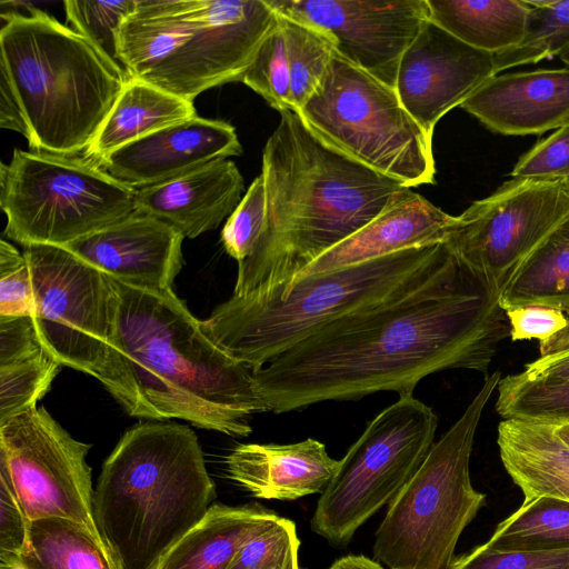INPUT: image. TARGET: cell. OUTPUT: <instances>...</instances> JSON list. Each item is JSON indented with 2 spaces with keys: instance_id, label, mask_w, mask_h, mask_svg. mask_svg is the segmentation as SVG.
Here are the masks:
<instances>
[{
  "instance_id": "30bf717a",
  "label": "cell",
  "mask_w": 569,
  "mask_h": 569,
  "mask_svg": "<svg viewBox=\"0 0 569 569\" xmlns=\"http://www.w3.org/2000/svg\"><path fill=\"white\" fill-rule=\"evenodd\" d=\"M325 143L408 188L435 183L430 138L396 90L335 53L299 111Z\"/></svg>"
},
{
  "instance_id": "c3c4849f",
  "label": "cell",
  "mask_w": 569,
  "mask_h": 569,
  "mask_svg": "<svg viewBox=\"0 0 569 569\" xmlns=\"http://www.w3.org/2000/svg\"><path fill=\"white\" fill-rule=\"evenodd\" d=\"M559 58L569 67V46L559 53Z\"/></svg>"
},
{
  "instance_id": "484cf974",
  "label": "cell",
  "mask_w": 569,
  "mask_h": 569,
  "mask_svg": "<svg viewBox=\"0 0 569 569\" xmlns=\"http://www.w3.org/2000/svg\"><path fill=\"white\" fill-rule=\"evenodd\" d=\"M430 20L463 43L499 53L523 38L529 14L526 0H427Z\"/></svg>"
},
{
  "instance_id": "b9f144b4",
  "label": "cell",
  "mask_w": 569,
  "mask_h": 569,
  "mask_svg": "<svg viewBox=\"0 0 569 569\" xmlns=\"http://www.w3.org/2000/svg\"><path fill=\"white\" fill-rule=\"evenodd\" d=\"M505 311L513 341L538 339L540 343L545 342L568 322L562 311L545 306H519Z\"/></svg>"
},
{
  "instance_id": "ee69618b",
  "label": "cell",
  "mask_w": 569,
  "mask_h": 569,
  "mask_svg": "<svg viewBox=\"0 0 569 569\" xmlns=\"http://www.w3.org/2000/svg\"><path fill=\"white\" fill-rule=\"evenodd\" d=\"M525 375L548 381H569V352L539 357L526 365Z\"/></svg>"
},
{
  "instance_id": "ab89813d",
  "label": "cell",
  "mask_w": 569,
  "mask_h": 569,
  "mask_svg": "<svg viewBox=\"0 0 569 569\" xmlns=\"http://www.w3.org/2000/svg\"><path fill=\"white\" fill-rule=\"evenodd\" d=\"M446 569H569V549L496 551L481 545L453 559Z\"/></svg>"
},
{
  "instance_id": "d6986e66",
  "label": "cell",
  "mask_w": 569,
  "mask_h": 569,
  "mask_svg": "<svg viewBox=\"0 0 569 569\" xmlns=\"http://www.w3.org/2000/svg\"><path fill=\"white\" fill-rule=\"evenodd\" d=\"M460 107L505 136L560 128L569 122V67L495 74Z\"/></svg>"
},
{
  "instance_id": "ac0fdd59",
  "label": "cell",
  "mask_w": 569,
  "mask_h": 569,
  "mask_svg": "<svg viewBox=\"0 0 569 569\" xmlns=\"http://www.w3.org/2000/svg\"><path fill=\"white\" fill-rule=\"evenodd\" d=\"M183 239L169 223L136 210L64 248L120 282L164 290L181 270Z\"/></svg>"
},
{
  "instance_id": "1f68e13d",
  "label": "cell",
  "mask_w": 569,
  "mask_h": 569,
  "mask_svg": "<svg viewBox=\"0 0 569 569\" xmlns=\"http://www.w3.org/2000/svg\"><path fill=\"white\" fill-rule=\"evenodd\" d=\"M529 14L522 40L493 54L496 72L537 63L569 46V0H526Z\"/></svg>"
},
{
  "instance_id": "7a4b0ae2",
  "label": "cell",
  "mask_w": 569,
  "mask_h": 569,
  "mask_svg": "<svg viewBox=\"0 0 569 569\" xmlns=\"http://www.w3.org/2000/svg\"><path fill=\"white\" fill-rule=\"evenodd\" d=\"M261 174L266 221L232 296H284L300 271L409 189L325 143L292 109L263 147Z\"/></svg>"
},
{
  "instance_id": "74e56055",
  "label": "cell",
  "mask_w": 569,
  "mask_h": 569,
  "mask_svg": "<svg viewBox=\"0 0 569 569\" xmlns=\"http://www.w3.org/2000/svg\"><path fill=\"white\" fill-rule=\"evenodd\" d=\"M34 307L30 268L23 252L0 241V318L32 317Z\"/></svg>"
},
{
  "instance_id": "836d02e7",
  "label": "cell",
  "mask_w": 569,
  "mask_h": 569,
  "mask_svg": "<svg viewBox=\"0 0 569 569\" xmlns=\"http://www.w3.org/2000/svg\"><path fill=\"white\" fill-rule=\"evenodd\" d=\"M137 0L63 2L67 22L81 34L124 82L130 78L118 53V34Z\"/></svg>"
},
{
  "instance_id": "ba28073f",
  "label": "cell",
  "mask_w": 569,
  "mask_h": 569,
  "mask_svg": "<svg viewBox=\"0 0 569 569\" xmlns=\"http://www.w3.org/2000/svg\"><path fill=\"white\" fill-rule=\"evenodd\" d=\"M500 371L485 381L461 417L388 503L376 531L373 559L388 569H446L458 539L486 503L470 479V457L482 411Z\"/></svg>"
},
{
  "instance_id": "8fae6325",
  "label": "cell",
  "mask_w": 569,
  "mask_h": 569,
  "mask_svg": "<svg viewBox=\"0 0 569 569\" xmlns=\"http://www.w3.org/2000/svg\"><path fill=\"white\" fill-rule=\"evenodd\" d=\"M437 426L438 417L430 407L413 393L399 395L339 460L317 501L312 531L331 546H347L419 469L433 445Z\"/></svg>"
},
{
  "instance_id": "4316f807",
  "label": "cell",
  "mask_w": 569,
  "mask_h": 569,
  "mask_svg": "<svg viewBox=\"0 0 569 569\" xmlns=\"http://www.w3.org/2000/svg\"><path fill=\"white\" fill-rule=\"evenodd\" d=\"M498 300L503 310L545 306L569 313V216L519 264Z\"/></svg>"
},
{
  "instance_id": "d590c367",
  "label": "cell",
  "mask_w": 569,
  "mask_h": 569,
  "mask_svg": "<svg viewBox=\"0 0 569 569\" xmlns=\"http://www.w3.org/2000/svg\"><path fill=\"white\" fill-rule=\"evenodd\" d=\"M296 523L279 517L238 551L228 569H301Z\"/></svg>"
},
{
  "instance_id": "d4e9b609",
  "label": "cell",
  "mask_w": 569,
  "mask_h": 569,
  "mask_svg": "<svg viewBox=\"0 0 569 569\" xmlns=\"http://www.w3.org/2000/svg\"><path fill=\"white\" fill-rule=\"evenodd\" d=\"M196 116L193 102L129 78L94 140L82 154L100 162L130 142Z\"/></svg>"
},
{
  "instance_id": "f546056e",
  "label": "cell",
  "mask_w": 569,
  "mask_h": 569,
  "mask_svg": "<svg viewBox=\"0 0 569 569\" xmlns=\"http://www.w3.org/2000/svg\"><path fill=\"white\" fill-rule=\"evenodd\" d=\"M496 410L502 419L569 426V381H548L522 371L501 378Z\"/></svg>"
},
{
  "instance_id": "8d00e7d4",
  "label": "cell",
  "mask_w": 569,
  "mask_h": 569,
  "mask_svg": "<svg viewBox=\"0 0 569 569\" xmlns=\"http://www.w3.org/2000/svg\"><path fill=\"white\" fill-rule=\"evenodd\" d=\"M266 214V184L260 173L228 217L221 231L223 248L231 258L238 261V264L252 253L261 236Z\"/></svg>"
},
{
  "instance_id": "e0dca14e",
  "label": "cell",
  "mask_w": 569,
  "mask_h": 569,
  "mask_svg": "<svg viewBox=\"0 0 569 569\" xmlns=\"http://www.w3.org/2000/svg\"><path fill=\"white\" fill-rule=\"evenodd\" d=\"M241 153L232 124L196 116L130 142L98 163L113 178L138 190Z\"/></svg>"
},
{
  "instance_id": "9a60e30c",
  "label": "cell",
  "mask_w": 569,
  "mask_h": 569,
  "mask_svg": "<svg viewBox=\"0 0 569 569\" xmlns=\"http://www.w3.org/2000/svg\"><path fill=\"white\" fill-rule=\"evenodd\" d=\"M283 17L310 24L342 59L395 89L400 59L430 19L427 0H268Z\"/></svg>"
},
{
  "instance_id": "52a82bcc",
  "label": "cell",
  "mask_w": 569,
  "mask_h": 569,
  "mask_svg": "<svg viewBox=\"0 0 569 569\" xmlns=\"http://www.w3.org/2000/svg\"><path fill=\"white\" fill-rule=\"evenodd\" d=\"M451 253L446 243L411 248L303 277L282 297L231 296L202 321V329L228 355L257 371L322 326L432 271Z\"/></svg>"
},
{
  "instance_id": "4fadbf2b",
  "label": "cell",
  "mask_w": 569,
  "mask_h": 569,
  "mask_svg": "<svg viewBox=\"0 0 569 569\" xmlns=\"http://www.w3.org/2000/svg\"><path fill=\"white\" fill-rule=\"evenodd\" d=\"M90 448L43 407L33 406L0 426V476L10 482L30 521L67 519L102 538L86 460Z\"/></svg>"
},
{
  "instance_id": "277c9868",
  "label": "cell",
  "mask_w": 569,
  "mask_h": 569,
  "mask_svg": "<svg viewBox=\"0 0 569 569\" xmlns=\"http://www.w3.org/2000/svg\"><path fill=\"white\" fill-rule=\"evenodd\" d=\"M216 496L197 435L152 421L129 429L104 460L93 512L121 569H151Z\"/></svg>"
},
{
  "instance_id": "7402d4cb",
  "label": "cell",
  "mask_w": 569,
  "mask_h": 569,
  "mask_svg": "<svg viewBox=\"0 0 569 569\" xmlns=\"http://www.w3.org/2000/svg\"><path fill=\"white\" fill-rule=\"evenodd\" d=\"M243 178L231 160L210 162L174 180L138 189L136 210L193 239L213 230L241 201Z\"/></svg>"
},
{
  "instance_id": "6da1fadb",
  "label": "cell",
  "mask_w": 569,
  "mask_h": 569,
  "mask_svg": "<svg viewBox=\"0 0 569 569\" xmlns=\"http://www.w3.org/2000/svg\"><path fill=\"white\" fill-rule=\"evenodd\" d=\"M499 293L453 253L388 297L316 330L253 371L269 410L283 413L378 391L413 393L433 372L488 376L510 336Z\"/></svg>"
},
{
  "instance_id": "7c38bea8",
  "label": "cell",
  "mask_w": 569,
  "mask_h": 569,
  "mask_svg": "<svg viewBox=\"0 0 569 569\" xmlns=\"http://www.w3.org/2000/svg\"><path fill=\"white\" fill-rule=\"evenodd\" d=\"M22 252L33 284L32 319L43 346L62 366L96 378L116 399V280L64 247L28 244Z\"/></svg>"
},
{
  "instance_id": "bcb514c9",
  "label": "cell",
  "mask_w": 569,
  "mask_h": 569,
  "mask_svg": "<svg viewBox=\"0 0 569 569\" xmlns=\"http://www.w3.org/2000/svg\"><path fill=\"white\" fill-rule=\"evenodd\" d=\"M327 569H388L375 559L363 555H347L336 561Z\"/></svg>"
},
{
  "instance_id": "ffe728a7",
  "label": "cell",
  "mask_w": 569,
  "mask_h": 569,
  "mask_svg": "<svg viewBox=\"0 0 569 569\" xmlns=\"http://www.w3.org/2000/svg\"><path fill=\"white\" fill-rule=\"evenodd\" d=\"M456 219L409 188L370 222L307 266L295 282L402 250L445 243Z\"/></svg>"
},
{
  "instance_id": "f1b7e54d",
  "label": "cell",
  "mask_w": 569,
  "mask_h": 569,
  "mask_svg": "<svg viewBox=\"0 0 569 569\" xmlns=\"http://www.w3.org/2000/svg\"><path fill=\"white\" fill-rule=\"evenodd\" d=\"M483 546L496 551L569 549V501L549 496L525 500Z\"/></svg>"
},
{
  "instance_id": "44dd1931",
  "label": "cell",
  "mask_w": 569,
  "mask_h": 569,
  "mask_svg": "<svg viewBox=\"0 0 569 569\" xmlns=\"http://www.w3.org/2000/svg\"><path fill=\"white\" fill-rule=\"evenodd\" d=\"M224 463L229 478L253 497L282 501L321 493L339 467L313 438L289 445L241 443Z\"/></svg>"
},
{
  "instance_id": "9c48e42d",
  "label": "cell",
  "mask_w": 569,
  "mask_h": 569,
  "mask_svg": "<svg viewBox=\"0 0 569 569\" xmlns=\"http://www.w3.org/2000/svg\"><path fill=\"white\" fill-rule=\"evenodd\" d=\"M136 192L83 154L16 148L0 167L3 234L22 247H64L133 213Z\"/></svg>"
},
{
  "instance_id": "f907efd6",
  "label": "cell",
  "mask_w": 569,
  "mask_h": 569,
  "mask_svg": "<svg viewBox=\"0 0 569 569\" xmlns=\"http://www.w3.org/2000/svg\"><path fill=\"white\" fill-rule=\"evenodd\" d=\"M568 183H569V178L567 179Z\"/></svg>"
},
{
  "instance_id": "8992f818",
  "label": "cell",
  "mask_w": 569,
  "mask_h": 569,
  "mask_svg": "<svg viewBox=\"0 0 569 569\" xmlns=\"http://www.w3.org/2000/svg\"><path fill=\"white\" fill-rule=\"evenodd\" d=\"M278 19L268 0H137L118 53L130 78L193 102L241 81Z\"/></svg>"
},
{
  "instance_id": "2e32d148",
  "label": "cell",
  "mask_w": 569,
  "mask_h": 569,
  "mask_svg": "<svg viewBox=\"0 0 569 569\" xmlns=\"http://www.w3.org/2000/svg\"><path fill=\"white\" fill-rule=\"evenodd\" d=\"M495 74L492 53L463 43L429 19L400 59L395 90L432 138L438 121Z\"/></svg>"
},
{
  "instance_id": "3957f363",
  "label": "cell",
  "mask_w": 569,
  "mask_h": 569,
  "mask_svg": "<svg viewBox=\"0 0 569 569\" xmlns=\"http://www.w3.org/2000/svg\"><path fill=\"white\" fill-rule=\"evenodd\" d=\"M116 282V400L124 411L152 421L180 419L232 437L249 436L248 418L270 411L253 371L207 337L202 321L172 288L149 290Z\"/></svg>"
},
{
  "instance_id": "7dc6e473",
  "label": "cell",
  "mask_w": 569,
  "mask_h": 569,
  "mask_svg": "<svg viewBox=\"0 0 569 569\" xmlns=\"http://www.w3.org/2000/svg\"><path fill=\"white\" fill-rule=\"evenodd\" d=\"M559 437L569 445V426H556Z\"/></svg>"
},
{
  "instance_id": "681fc988",
  "label": "cell",
  "mask_w": 569,
  "mask_h": 569,
  "mask_svg": "<svg viewBox=\"0 0 569 569\" xmlns=\"http://www.w3.org/2000/svg\"><path fill=\"white\" fill-rule=\"evenodd\" d=\"M8 569H24V567H23V566H22V563L20 562V563H18V565L13 566V567L8 568Z\"/></svg>"
},
{
  "instance_id": "4dcf8cb0",
  "label": "cell",
  "mask_w": 569,
  "mask_h": 569,
  "mask_svg": "<svg viewBox=\"0 0 569 569\" xmlns=\"http://www.w3.org/2000/svg\"><path fill=\"white\" fill-rule=\"evenodd\" d=\"M279 19L286 40L291 103L299 112L321 84L336 51L321 30L281 14Z\"/></svg>"
},
{
  "instance_id": "e575fe53",
  "label": "cell",
  "mask_w": 569,
  "mask_h": 569,
  "mask_svg": "<svg viewBox=\"0 0 569 569\" xmlns=\"http://www.w3.org/2000/svg\"><path fill=\"white\" fill-rule=\"evenodd\" d=\"M241 82L279 112L293 110L286 40L280 19L261 43Z\"/></svg>"
},
{
  "instance_id": "f35d334b",
  "label": "cell",
  "mask_w": 569,
  "mask_h": 569,
  "mask_svg": "<svg viewBox=\"0 0 569 569\" xmlns=\"http://www.w3.org/2000/svg\"><path fill=\"white\" fill-rule=\"evenodd\" d=\"M512 179L558 181L569 178V122L520 157Z\"/></svg>"
},
{
  "instance_id": "cb8c5ba5",
  "label": "cell",
  "mask_w": 569,
  "mask_h": 569,
  "mask_svg": "<svg viewBox=\"0 0 569 569\" xmlns=\"http://www.w3.org/2000/svg\"><path fill=\"white\" fill-rule=\"evenodd\" d=\"M279 517L258 502L212 503L151 569H228L241 547Z\"/></svg>"
},
{
  "instance_id": "d6a6232c",
  "label": "cell",
  "mask_w": 569,
  "mask_h": 569,
  "mask_svg": "<svg viewBox=\"0 0 569 569\" xmlns=\"http://www.w3.org/2000/svg\"><path fill=\"white\" fill-rule=\"evenodd\" d=\"M62 365L44 347L0 362V426L37 406Z\"/></svg>"
},
{
  "instance_id": "60d3db41",
  "label": "cell",
  "mask_w": 569,
  "mask_h": 569,
  "mask_svg": "<svg viewBox=\"0 0 569 569\" xmlns=\"http://www.w3.org/2000/svg\"><path fill=\"white\" fill-rule=\"evenodd\" d=\"M30 520L10 482L0 476V569L20 563L29 539Z\"/></svg>"
},
{
  "instance_id": "5b68a950",
  "label": "cell",
  "mask_w": 569,
  "mask_h": 569,
  "mask_svg": "<svg viewBox=\"0 0 569 569\" xmlns=\"http://www.w3.org/2000/svg\"><path fill=\"white\" fill-rule=\"evenodd\" d=\"M0 18V71L21 103L30 150L82 154L124 81L81 34L43 10Z\"/></svg>"
},
{
  "instance_id": "603a6c76",
  "label": "cell",
  "mask_w": 569,
  "mask_h": 569,
  "mask_svg": "<svg viewBox=\"0 0 569 569\" xmlns=\"http://www.w3.org/2000/svg\"><path fill=\"white\" fill-rule=\"evenodd\" d=\"M497 443L502 465L525 500L549 496L569 501V445L555 425L503 419Z\"/></svg>"
},
{
  "instance_id": "f6af8a7d",
  "label": "cell",
  "mask_w": 569,
  "mask_h": 569,
  "mask_svg": "<svg viewBox=\"0 0 569 569\" xmlns=\"http://www.w3.org/2000/svg\"><path fill=\"white\" fill-rule=\"evenodd\" d=\"M540 357L569 352V318L567 326L539 346Z\"/></svg>"
},
{
  "instance_id": "7bdbcfd3",
  "label": "cell",
  "mask_w": 569,
  "mask_h": 569,
  "mask_svg": "<svg viewBox=\"0 0 569 569\" xmlns=\"http://www.w3.org/2000/svg\"><path fill=\"white\" fill-rule=\"evenodd\" d=\"M0 127L30 140V130L21 103L8 77L0 71Z\"/></svg>"
},
{
  "instance_id": "83f0119b",
  "label": "cell",
  "mask_w": 569,
  "mask_h": 569,
  "mask_svg": "<svg viewBox=\"0 0 569 569\" xmlns=\"http://www.w3.org/2000/svg\"><path fill=\"white\" fill-rule=\"evenodd\" d=\"M24 569H121L102 538L61 518L30 521Z\"/></svg>"
},
{
  "instance_id": "5bb4252c",
  "label": "cell",
  "mask_w": 569,
  "mask_h": 569,
  "mask_svg": "<svg viewBox=\"0 0 569 569\" xmlns=\"http://www.w3.org/2000/svg\"><path fill=\"white\" fill-rule=\"evenodd\" d=\"M568 216L567 180L511 179L458 216L445 243L500 293L519 264Z\"/></svg>"
}]
</instances>
